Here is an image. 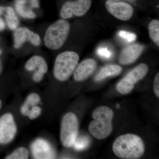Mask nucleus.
I'll return each mask as SVG.
<instances>
[{
	"instance_id": "obj_1",
	"label": "nucleus",
	"mask_w": 159,
	"mask_h": 159,
	"mask_svg": "<svg viewBox=\"0 0 159 159\" xmlns=\"http://www.w3.org/2000/svg\"><path fill=\"white\" fill-rule=\"evenodd\" d=\"M116 156L122 159L140 158L145 152V145L139 136L132 134L122 135L117 138L112 146Z\"/></svg>"
},
{
	"instance_id": "obj_2",
	"label": "nucleus",
	"mask_w": 159,
	"mask_h": 159,
	"mask_svg": "<svg viewBox=\"0 0 159 159\" xmlns=\"http://www.w3.org/2000/svg\"><path fill=\"white\" fill-rule=\"evenodd\" d=\"M113 117V111L108 107L100 106L95 109L92 113L94 120L89 125L90 133L99 140L108 137L112 131Z\"/></svg>"
},
{
	"instance_id": "obj_3",
	"label": "nucleus",
	"mask_w": 159,
	"mask_h": 159,
	"mask_svg": "<svg viewBox=\"0 0 159 159\" xmlns=\"http://www.w3.org/2000/svg\"><path fill=\"white\" fill-rule=\"evenodd\" d=\"M79 58L78 54L74 51H66L58 54L53 69L54 77L60 81L68 79L77 66Z\"/></svg>"
},
{
	"instance_id": "obj_4",
	"label": "nucleus",
	"mask_w": 159,
	"mask_h": 159,
	"mask_svg": "<svg viewBox=\"0 0 159 159\" xmlns=\"http://www.w3.org/2000/svg\"><path fill=\"white\" fill-rule=\"evenodd\" d=\"M70 31V25L67 21L61 19L52 24L46 31L44 43L48 48L58 50L65 43Z\"/></svg>"
},
{
	"instance_id": "obj_5",
	"label": "nucleus",
	"mask_w": 159,
	"mask_h": 159,
	"mask_svg": "<svg viewBox=\"0 0 159 159\" xmlns=\"http://www.w3.org/2000/svg\"><path fill=\"white\" fill-rule=\"evenodd\" d=\"M79 122L77 116L72 112L67 113L61 120L60 140L64 147L70 148L74 145L78 136Z\"/></svg>"
},
{
	"instance_id": "obj_6",
	"label": "nucleus",
	"mask_w": 159,
	"mask_h": 159,
	"mask_svg": "<svg viewBox=\"0 0 159 159\" xmlns=\"http://www.w3.org/2000/svg\"><path fill=\"white\" fill-rule=\"evenodd\" d=\"M92 5V0H76L67 1L63 4L61 9V17L66 20L74 16H82L89 11Z\"/></svg>"
},
{
	"instance_id": "obj_7",
	"label": "nucleus",
	"mask_w": 159,
	"mask_h": 159,
	"mask_svg": "<svg viewBox=\"0 0 159 159\" xmlns=\"http://www.w3.org/2000/svg\"><path fill=\"white\" fill-rule=\"evenodd\" d=\"M17 127L14 117L6 113L0 118V144H7L11 142L16 134Z\"/></svg>"
},
{
	"instance_id": "obj_8",
	"label": "nucleus",
	"mask_w": 159,
	"mask_h": 159,
	"mask_svg": "<svg viewBox=\"0 0 159 159\" xmlns=\"http://www.w3.org/2000/svg\"><path fill=\"white\" fill-rule=\"evenodd\" d=\"M105 7L109 13L121 20H128L133 15L132 6L125 2L107 0Z\"/></svg>"
},
{
	"instance_id": "obj_9",
	"label": "nucleus",
	"mask_w": 159,
	"mask_h": 159,
	"mask_svg": "<svg viewBox=\"0 0 159 159\" xmlns=\"http://www.w3.org/2000/svg\"><path fill=\"white\" fill-rule=\"evenodd\" d=\"M31 151L34 158L36 159H54L56 153L54 148L45 139H36L31 145Z\"/></svg>"
},
{
	"instance_id": "obj_10",
	"label": "nucleus",
	"mask_w": 159,
	"mask_h": 159,
	"mask_svg": "<svg viewBox=\"0 0 159 159\" xmlns=\"http://www.w3.org/2000/svg\"><path fill=\"white\" fill-rule=\"evenodd\" d=\"M14 48L19 49L26 42L29 41L35 46L41 44V39L38 34L24 27L16 29L14 33Z\"/></svg>"
},
{
	"instance_id": "obj_11",
	"label": "nucleus",
	"mask_w": 159,
	"mask_h": 159,
	"mask_svg": "<svg viewBox=\"0 0 159 159\" xmlns=\"http://www.w3.org/2000/svg\"><path fill=\"white\" fill-rule=\"evenodd\" d=\"M97 63L93 58H87L77 65L74 72V79L80 82L87 79L93 74L97 68Z\"/></svg>"
},
{
	"instance_id": "obj_12",
	"label": "nucleus",
	"mask_w": 159,
	"mask_h": 159,
	"mask_svg": "<svg viewBox=\"0 0 159 159\" xmlns=\"http://www.w3.org/2000/svg\"><path fill=\"white\" fill-rule=\"evenodd\" d=\"M144 47L139 44L126 47L121 52L119 57V62L122 65L131 64L136 61L141 56Z\"/></svg>"
},
{
	"instance_id": "obj_13",
	"label": "nucleus",
	"mask_w": 159,
	"mask_h": 159,
	"mask_svg": "<svg viewBox=\"0 0 159 159\" xmlns=\"http://www.w3.org/2000/svg\"><path fill=\"white\" fill-rule=\"evenodd\" d=\"M148 71V66L142 63L133 69L123 79L132 85H134L139 81L143 79L147 75Z\"/></svg>"
},
{
	"instance_id": "obj_14",
	"label": "nucleus",
	"mask_w": 159,
	"mask_h": 159,
	"mask_svg": "<svg viewBox=\"0 0 159 159\" xmlns=\"http://www.w3.org/2000/svg\"><path fill=\"white\" fill-rule=\"evenodd\" d=\"M25 68L29 71L38 69L37 70L41 71L44 74L48 71V66L45 60L39 55H34L29 58L26 63Z\"/></svg>"
},
{
	"instance_id": "obj_15",
	"label": "nucleus",
	"mask_w": 159,
	"mask_h": 159,
	"mask_svg": "<svg viewBox=\"0 0 159 159\" xmlns=\"http://www.w3.org/2000/svg\"><path fill=\"white\" fill-rule=\"evenodd\" d=\"M122 70V68L117 65L106 66L99 71L95 77V80L101 81L107 77L117 76L121 74Z\"/></svg>"
},
{
	"instance_id": "obj_16",
	"label": "nucleus",
	"mask_w": 159,
	"mask_h": 159,
	"mask_svg": "<svg viewBox=\"0 0 159 159\" xmlns=\"http://www.w3.org/2000/svg\"><path fill=\"white\" fill-rule=\"evenodd\" d=\"M40 97L38 94L35 93L30 94L21 107V113L24 116H28L31 107L37 105L40 102Z\"/></svg>"
},
{
	"instance_id": "obj_17",
	"label": "nucleus",
	"mask_w": 159,
	"mask_h": 159,
	"mask_svg": "<svg viewBox=\"0 0 159 159\" xmlns=\"http://www.w3.org/2000/svg\"><path fill=\"white\" fill-rule=\"evenodd\" d=\"M26 0H16L15 3V9L17 13L25 18L34 19L36 15L31 9L26 6Z\"/></svg>"
},
{
	"instance_id": "obj_18",
	"label": "nucleus",
	"mask_w": 159,
	"mask_h": 159,
	"mask_svg": "<svg viewBox=\"0 0 159 159\" xmlns=\"http://www.w3.org/2000/svg\"><path fill=\"white\" fill-rule=\"evenodd\" d=\"M6 20L8 27L11 30H15L17 29L19 23L14 9L10 6L6 7Z\"/></svg>"
},
{
	"instance_id": "obj_19",
	"label": "nucleus",
	"mask_w": 159,
	"mask_h": 159,
	"mask_svg": "<svg viewBox=\"0 0 159 159\" xmlns=\"http://www.w3.org/2000/svg\"><path fill=\"white\" fill-rule=\"evenodd\" d=\"M149 37L157 46H159V21L158 20H152L148 26Z\"/></svg>"
},
{
	"instance_id": "obj_20",
	"label": "nucleus",
	"mask_w": 159,
	"mask_h": 159,
	"mask_svg": "<svg viewBox=\"0 0 159 159\" xmlns=\"http://www.w3.org/2000/svg\"><path fill=\"white\" fill-rule=\"evenodd\" d=\"M29 157V151L25 147H20L16 148L6 157V159H27Z\"/></svg>"
},
{
	"instance_id": "obj_21",
	"label": "nucleus",
	"mask_w": 159,
	"mask_h": 159,
	"mask_svg": "<svg viewBox=\"0 0 159 159\" xmlns=\"http://www.w3.org/2000/svg\"><path fill=\"white\" fill-rule=\"evenodd\" d=\"M89 144L90 140L87 137L85 136H77L73 146L76 150L81 151L87 148Z\"/></svg>"
},
{
	"instance_id": "obj_22",
	"label": "nucleus",
	"mask_w": 159,
	"mask_h": 159,
	"mask_svg": "<svg viewBox=\"0 0 159 159\" xmlns=\"http://www.w3.org/2000/svg\"><path fill=\"white\" fill-rule=\"evenodd\" d=\"M116 88L119 93L125 95L130 93L134 88V85H132L122 78L118 83Z\"/></svg>"
},
{
	"instance_id": "obj_23",
	"label": "nucleus",
	"mask_w": 159,
	"mask_h": 159,
	"mask_svg": "<svg viewBox=\"0 0 159 159\" xmlns=\"http://www.w3.org/2000/svg\"><path fill=\"white\" fill-rule=\"evenodd\" d=\"M118 34L120 37L126 40L129 42L134 41L137 39L136 34L134 33L124 31V30H121L119 31Z\"/></svg>"
},
{
	"instance_id": "obj_24",
	"label": "nucleus",
	"mask_w": 159,
	"mask_h": 159,
	"mask_svg": "<svg viewBox=\"0 0 159 159\" xmlns=\"http://www.w3.org/2000/svg\"><path fill=\"white\" fill-rule=\"evenodd\" d=\"M41 111V108L40 107L35 106L30 109L27 116L29 117V119L31 120L36 119L40 115Z\"/></svg>"
},
{
	"instance_id": "obj_25",
	"label": "nucleus",
	"mask_w": 159,
	"mask_h": 159,
	"mask_svg": "<svg viewBox=\"0 0 159 159\" xmlns=\"http://www.w3.org/2000/svg\"><path fill=\"white\" fill-rule=\"evenodd\" d=\"M97 52L99 56L103 58L108 59L111 57V53L107 48H99L97 50Z\"/></svg>"
},
{
	"instance_id": "obj_26",
	"label": "nucleus",
	"mask_w": 159,
	"mask_h": 159,
	"mask_svg": "<svg viewBox=\"0 0 159 159\" xmlns=\"http://www.w3.org/2000/svg\"><path fill=\"white\" fill-rule=\"evenodd\" d=\"M153 91L157 97H159V73H157L155 77L153 82Z\"/></svg>"
},
{
	"instance_id": "obj_27",
	"label": "nucleus",
	"mask_w": 159,
	"mask_h": 159,
	"mask_svg": "<svg viewBox=\"0 0 159 159\" xmlns=\"http://www.w3.org/2000/svg\"><path fill=\"white\" fill-rule=\"evenodd\" d=\"M44 74L41 71L37 70L35 71L33 76V79L36 82H39L43 78Z\"/></svg>"
},
{
	"instance_id": "obj_28",
	"label": "nucleus",
	"mask_w": 159,
	"mask_h": 159,
	"mask_svg": "<svg viewBox=\"0 0 159 159\" xmlns=\"http://www.w3.org/2000/svg\"><path fill=\"white\" fill-rule=\"evenodd\" d=\"M31 5L32 8H37L39 7V4L37 0H31Z\"/></svg>"
},
{
	"instance_id": "obj_29",
	"label": "nucleus",
	"mask_w": 159,
	"mask_h": 159,
	"mask_svg": "<svg viewBox=\"0 0 159 159\" xmlns=\"http://www.w3.org/2000/svg\"><path fill=\"white\" fill-rule=\"evenodd\" d=\"M5 23L2 19L0 18V31L4 30L5 28Z\"/></svg>"
},
{
	"instance_id": "obj_30",
	"label": "nucleus",
	"mask_w": 159,
	"mask_h": 159,
	"mask_svg": "<svg viewBox=\"0 0 159 159\" xmlns=\"http://www.w3.org/2000/svg\"><path fill=\"white\" fill-rule=\"evenodd\" d=\"M6 7H2V6H0V15L3 14L4 11H6Z\"/></svg>"
},
{
	"instance_id": "obj_31",
	"label": "nucleus",
	"mask_w": 159,
	"mask_h": 159,
	"mask_svg": "<svg viewBox=\"0 0 159 159\" xmlns=\"http://www.w3.org/2000/svg\"><path fill=\"white\" fill-rule=\"evenodd\" d=\"M111 1H127V2H129L133 3L135 2L137 0H111Z\"/></svg>"
},
{
	"instance_id": "obj_32",
	"label": "nucleus",
	"mask_w": 159,
	"mask_h": 159,
	"mask_svg": "<svg viewBox=\"0 0 159 159\" xmlns=\"http://www.w3.org/2000/svg\"><path fill=\"white\" fill-rule=\"evenodd\" d=\"M2 101L1 100V99H0V110H1V109H2Z\"/></svg>"
},
{
	"instance_id": "obj_33",
	"label": "nucleus",
	"mask_w": 159,
	"mask_h": 159,
	"mask_svg": "<svg viewBox=\"0 0 159 159\" xmlns=\"http://www.w3.org/2000/svg\"><path fill=\"white\" fill-rule=\"evenodd\" d=\"M117 108H119V104H117Z\"/></svg>"
},
{
	"instance_id": "obj_34",
	"label": "nucleus",
	"mask_w": 159,
	"mask_h": 159,
	"mask_svg": "<svg viewBox=\"0 0 159 159\" xmlns=\"http://www.w3.org/2000/svg\"><path fill=\"white\" fill-rule=\"evenodd\" d=\"M1 70V62H0V71Z\"/></svg>"
},
{
	"instance_id": "obj_35",
	"label": "nucleus",
	"mask_w": 159,
	"mask_h": 159,
	"mask_svg": "<svg viewBox=\"0 0 159 159\" xmlns=\"http://www.w3.org/2000/svg\"><path fill=\"white\" fill-rule=\"evenodd\" d=\"M1 53H2V51L0 50V55H1Z\"/></svg>"
}]
</instances>
